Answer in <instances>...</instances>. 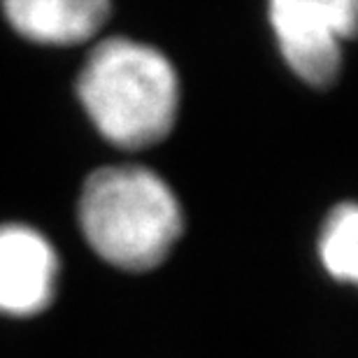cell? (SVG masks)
Instances as JSON below:
<instances>
[{"instance_id":"cell-1","label":"cell","mask_w":358,"mask_h":358,"mask_svg":"<svg viewBox=\"0 0 358 358\" xmlns=\"http://www.w3.org/2000/svg\"><path fill=\"white\" fill-rule=\"evenodd\" d=\"M77 93L107 140L124 149H145L173 131L179 82L159 49L128 38H107L84 63Z\"/></svg>"},{"instance_id":"cell-2","label":"cell","mask_w":358,"mask_h":358,"mask_svg":"<svg viewBox=\"0 0 358 358\" xmlns=\"http://www.w3.org/2000/svg\"><path fill=\"white\" fill-rule=\"evenodd\" d=\"M80 224L91 249L110 266L142 272L161 266L182 235L173 189L140 166L96 170L80 198Z\"/></svg>"},{"instance_id":"cell-3","label":"cell","mask_w":358,"mask_h":358,"mask_svg":"<svg viewBox=\"0 0 358 358\" xmlns=\"http://www.w3.org/2000/svg\"><path fill=\"white\" fill-rule=\"evenodd\" d=\"M270 24L293 73L312 87H331L342 42L358 35V0H270Z\"/></svg>"},{"instance_id":"cell-4","label":"cell","mask_w":358,"mask_h":358,"mask_svg":"<svg viewBox=\"0 0 358 358\" xmlns=\"http://www.w3.org/2000/svg\"><path fill=\"white\" fill-rule=\"evenodd\" d=\"M59 256L45 235L24 224L0 226V312L33 317L52 305Z\"/></svg>"},{"instance_id":"cell-5","label":"cell","mask_w":358,"mask_h":358,"mask_svg":"<svg viewBox=\"0 0 358 358\" xmlns=\"http://www.w3.org/2000/svg\"><path fill=\"white\" fill-rule=\"evenodd\" d=\"M7 21L26 40L40 45H80L110 17V0H0Z\"/></svg>"},{"instance_id":"cell-6","label":"cell","mask_w":358,"mask_h":358,"mask_svg":"<svg viewBox=\"0 0 358 358\" xmlns=\"http://www.w3.org/2000/svg\"><path fill=\"white\" fill-rule=\"evenodd\" d=\"M319 254L335 279L358 286V203L333 207L321 228Z\"/></svg>"}]
</instances>
